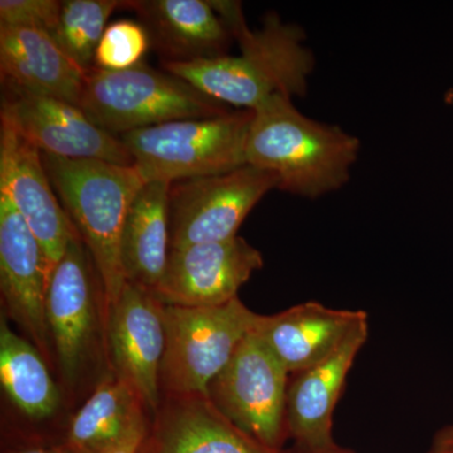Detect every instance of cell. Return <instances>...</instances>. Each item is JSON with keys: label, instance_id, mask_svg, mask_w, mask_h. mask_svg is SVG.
<instances>
[{"label": "cell", "instance_id": "1", "mask_svg": "<svg viewBox=\"0 0 453 453\" xmlns=\"http://www.w3.org/2000/svg\"><path fill=\"white\" fill-rule=\"evenodd\" d=\"M211 4L240 46V55L168 62L163 64L164 71L237 110L257 109L277 95L305 96L315 57L306 46L308 37L303 27L270 13L261 28L253 31L247 26L240 2L213 0Z\"/></svg>", "mask_w": 453, "mask_h": 453}, {"label": "cell", "instance_id": "2", "mask_svg": "<svg viewBox=\"0 0 453 453\" xmlns=\"http://www.w3.org/2000/svg\"><path fill=\"white\" fill-rule=\"evenodd\" d=\"M359 151L357 136L312 120L290 97L277 95L252 110L246 162L275 175L282 192L315 199L342 189Z\"/></svg>", "mask_w": 453, "mask_h": 453}, {"label": "cell", "instance_id": "3", "mask_svg": "<svg viewBox=\"0 0 453 453\" xmlns=\"http://www.w3.org/2000/svg\"><path fill=\"white\" fill-rule=\"evenodd\" d=\"M41 155L57 198L94 259L111 306L127 282L120 258L122 228L146 181L134 165Z\"/></svg>", "mask_w": 453, "mask_h": 453}, {"label": "cell", "instance_id": "4", "mask_svg": "<svg viewBox=\"0 0 453 453\" xmlns=\"http://www.w3.org/2000/svg\"><path fill=\"white\" fill-rule=\"evenodd\" d=\"M252 110L164 122L119 136L146 183L223 174L246 165Z\"/></svg>", "mask_w": 453, "mask_h": 453}, {"label": "cell", "instance_id": "5", "mask_svg": "<svg viewBox=\"0 0 453 453\" xmlns=\"http://www.w3.org/2000/svg\"><path fill=\"white\" fill-rule=\"evenodd\" d=\"M79 107L95 125L116 136L164 122L232 111L174 74L144 64L124 71L92 68Z\"/></svg>", "mask_w": 453, "mask_h": 453}, {"label": "cell", "instance_id": "6", "mask_svg": "<svg viewBox=\"0 0 453 453\" xmlns=\"http://www.w3.org/2000/svg\"><path fill=\"white\" fill-rule=\"evenodd\" d=\"M261 318L238 297L211 308L164 305V388L175 395L207 398L211 381L228 365L242 340L257 329Z\"/></svg>", "mask_w": 453, "mask_h": 453}, {"label": "cell", "instance_id": "7", "mask_svg": "<svg viewBox=\"0 0 453 453\" xmlns=\"http://www.w3.org/2000/svg\"><path fill=\"white\" fill-rule=\"evenodd\" d=\"M290 372L257 329L242 340L223 371L211 381L207 398L235 427L259 443L282 449Z\"/></svg>", "mask_w": 453, "mask_h": 453}, {"label": "cell", "instance_id": "8", "mask_svg": "<svg viewBox=\"0 0 453 453\" xmlns=\"http://www.w3.org/2000/svg\"><path fill=\"white\" fill-rule=\"evenodd\" d=\"M277 188L275 175L249 164L170 184V250L237 237L250 211Z\"/></svg>", "mask_w": 453, "mask_h": 453}, {"label": "cell", "instance_id": "9", "mask_svg": "<svg viewBox=\"0 0 453 453\" xmlns=\"http://www.w3.org/2000/svg\"><path fill=\"white\" fill-rule=\"evenodd\" d=\"M0 121L41 153L74 160L134 165L119 136L101 129L79 106L59 98L3 86Z\"/></svg>", "mask_w": 453, "mask_h": 453}, {"label": "cell", "instance_id": "10", "mask_svg": "<svg viewBox=\"0 0 453 453\" xmlns=\"http://www.w3.org/2000/svg\"><path fill=\"white\" fill-rule=\"evenodd\" d=\"M264 266L257 249L237 237L170 250L155 296L164 305L211 308L238 297L253 273Z\"/></svg>", "mask_w": 453, "mask_h": 453}, {"label": "cell", "instance_id": "11", "mask_svg": "<svg viewBox=\"0 0 453 453\" xmlns=\"http://www.w3.org/2000/svg\"><path fill=\"white\" fill-rule=\"evenodd\" d=\"M110 308L109 342L118 377L142 404L157 411L165 353L164 303L153 291L127 281Z\"/></svg>", "mask_w": 453, "mask_h": 453}, {"label": "cell", "instance_id": "12", "mask_svg": "<svg viewBox=\"0 0 453 453\" xmlns=\"http://www.w3.org/2000/svg\"><path fill=\"white\" fill-rule=\"evenodd\" d=\"M0 196L26 220L53 270L79 232L57 198L41 151L4 122L0 125Z\"/></svg>", "mask_w": 453, "mask_h": 453}, {"label": "cell", "instance_id": "13", "mask_svg": "<svg viewBox=\"0 0 453 453\" xmlns=\"http://www.w3.org/2000/svg\"><path fill=\"white\" fill-rule=\"evenodd\" d=\"M49 259L40 241L5 196H0V288L9 316L27 333L43 356H49L47 323Z\"/></svg>", "mask_w": 453, "mask_h": 453}, {"label": "cell", "instance_id": "14", "mask_svg": "<svg viewBox=\"0 0 453 453\" xmlns=\"http://www.w3.org/2000/svg\"><path fill=\"white\" fill-rule=\"evenodd\" d=\"M81 235L68 242L57 262L47 292V323L65 380L73 381L94 340L96 327L94 259Z\"/></svg>", "mask_w": 453, "mask_h": 453}, {"label": "cell", "instance_id": "15", "mask_svg": "<svg viewBox=\"0 0 453 453\" xmlns=\"http://www.w3.org/2000/svg\"><path fill=\"white\" fill-rule=\"evenodd\" d=\"M369 336V320L357 325L323 362L291 374L286 426L294 451L315 452L335 445L333 417L345 381Z\"/></svg>", "mask_w": 453, "mask_h": 453}, {"label": "cell", "instance_id": "16", "mask_svg": "<svg viewBox=\"0 0 453 453\" xmlns=\"http://www.w3.org/2000/svg\"><path fill=\"white\" fill-rule=\"evenodd\" d=\"M369 320L363 310L300 303L275 315H262L257 333L291 374L332 356L357 325Z\"/></svg>", "mask_w": 453, "mask_h": 453}, {"label": "cell", "instance_id": "17", "mask_svg": "<svg viewBox=\"0 0 453 453\" xmlns=\"http://www.w3.org/2000/svg\"><path fill=\"white\" fill-rule=\"evenodd\" d=\"M163 64H181L226 55L231 33L210 0H130Z\"/></svg>", "mask_w": 453, "mask_h": 453}, {"label": "cell", "instance_id": "18", "mask_svg": "<svg viewBox=\"0 0 453 453\" xmlns=\"http://www.w3.org/2000/svg\"><path fill=\"white\" fill-rule=\"evenodd\" d=\"M3 86L79 106L88 73L43 29L0 25Z\"/></svg>", "mask_w": 453, "mask_h": 453}, {"label": "cell", "instance_id": "19", "mask_svg": "<svg viewBox=\"0 0 453 453\" xmlns=\"http://www.w3.org/2000/svg\"><path fill=\"white\" fill-rule=\"evenodd\" d=\"M148 431L139 453H292L244 434L202 395H177Z\"/></svg>", "mask_w": 453, "mask_h": 453}, {"label": "cell", "instance_id": "20", "mask_svg": "<svg viewBox=\"0 0 453 453\" xmlns=\"http://www.w3.org/2000/svg\"><path fill=\"white\" fill-rule=\"evenodd\" d=\"M169 189L166 181H149L134 199L120 242L125 280L154 291L170 252Z\"/></svg>", "mask_w": 453, "mask_h": 453}, {"label": "cell", "instance_id": "21", "mask_svg": "<svg viewBox=\"0 0 453 453\" xmlns=\"http://www.w3.org/2000/svg\"><path fill=\"white\" fill-rule=\"evenodd\" d=\"M0 381L12 403L33 419L52 416L59 393L41 351L0 320Z\"/></svg>", "mask_w": 453, "mask_h": 453}, {"label": "cell", "instance_id": "22", "mask_svg": "<svg viewBox=\"0 0 453 453\" xmlns=\"http://www.w3.org/2000/svg\"><path fill=\"white\" fill-rule=\"evenodd\" d=\"M142 399L127 381H103L82 405L68 428L64 446L71 453H88L119 440L142 413Z\"/></svg>", "mask_w": 453, "mask_h": 453}, {"label": "cell", "instance_id": "23", "mask_svg": "<svg viewBox=\"0 0 453 453\" xmlns=\"http://www.w3.org/2000/svg\"><path fill=\"white\" fill-rule=\"evenodd\" d=\"M119 0H62L50 37L65 55L88 73L94 68L95 52Z\"/></svg>", "mask_w": 453, "mask_h": 453}, {"label": "cell", "instance_id": "24", "mask_svg": "<svg viewBox=\"0 0 453 453\" xmlns=\"http://www.w3.org/2000/svg\"><path fill=\"white\" fill-rule=\"evenodd\" d=\"M150 44L142 23L124 19L106 27L95 52L94 67L104 71H124L142 64Z\"/></svg>", "mask_w": 453, "mask_h": 453}, {"label": "cell", "instance_id": "25", "mask_svg": "<svg viewBox=\"0 0 453 453\" xmlns=\"http://www.w3.org/2000/svg\"><path fill=\"white\" fill-rule=\"evenodd\" d=\"M58 0H2L0 25L29 27L50 32L58 18Z\"/></svg>", "mask_w": 453, "mask_h": 453}, {"label": "cell", "instance_id": "26", "mask_svg": "<svg viewBox=\"0 0 453 453\" xmlns=\"http://www.w3.org/2000/svg\"><path fill=\"white\" fill-rule=\"evenodd\" d=\"M148 431L144 413H142L119 440L88 453H139Z\"/></svg>", "mask_w": 453, "mask_h": 453}, {"label": "cell", "instance_id": "27", "mask_svg": "<svg viewBox=\"0 0 453 453\" xmlns=\"http://www.w3.org/2000/svg\"><path fill=\"white\" fill-rule=\"evenodd\" d=\"M426 453H453V419L438 429Z\"/></svg>", "mask_w": 453, "mask_h": 453}, {"label": "cell", "instance_id": "28", "mask_svg": "<svg viewBox=\"0 0 453 453\" xmlns=\"http://www.w3.org/2000/svg\"><path fill=\"white\" fill-rule=\"evenodd\" d=\"M14 453H71L64 445L50 447V449H44V447H37V449H23V451Z\"/></svg>", "mask_w": 453, "mask_h": 453}, {"label": "cell", "instance_id": "29", "mask_svg": "<svg viewBox=\"0 0 453 453\" xmlns=\"http://www.w3.org/2000/svg\"><path fill=\"white\" fill-rule=\"evenodd\" d=\"M292 453H354L353 451H350V449H344V447H340L338 445H334L332 447H327V449H321V451H315V452H297L294 451V449H291Z\"/></svg>", "mask_w": 453, "mask_h": 453}]
</instances>
